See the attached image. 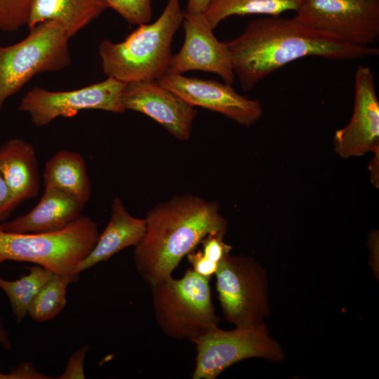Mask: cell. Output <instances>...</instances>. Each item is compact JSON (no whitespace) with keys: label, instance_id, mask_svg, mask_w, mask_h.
I'll use <instances>...</instances> for the list:
<instances>
[{"label":"cell","instance_id":"cell-1","mask_svg":"<svg viewBox=\"0 0 379 379\" xmlns=\"http://www.w3.org/2000/svg\"><path fill=\"white\" fill-rule=\"evenodd\" d=\"M225 43L234 74L246 91L282 67L304 57L347 60L379 53L377 48L351 45L295 17L269 16L251 20L238 36Z\"/></svg>","mask_w":379,"mask_h":379},{"label":"cell","instance_id":"cell-2","mask_svg":"<svg viewBox=\"0 0 379 379\" xmlns=\"http://www.w3.org/2000/svg\"><path fill=\"white\" fill-rule=\"evenodd\" d=\"M144 219L145 231L135 246L133 260L149 286L172 277L181 260L206 235L225 234L227 227L218 201L191 194L158 204Z\"/></svg>","mask_w":379,"mask_h":379},{"label":"cell","instance_id":"cell-3","mask_svg":"<svg viewBox=\"0 0 379 379\" xmlns=\"http://www.w3.org/2000/svg\"><path fill=\"white\" fill-rule=\"evenodd\" d=\"M183 13L180 0H168L154 22L138 25L123 41H102L98 53L103 73L126 84L157 81L168 69Z\"/></svg>","mask_w":379,"mask_h":379},{"label":"cell","instance_id":"cell-4","mask_svg":"<svg viewBox=\"0 0 379 379\" xmlns=\"http://www.w3.org/2000/svg\"><path fill=\"white\" fill-rule=\"evenodd\" d=\"M99 234L98 223L85 215L56 232L12 233L0 229V265L9 260L29 262L54 274L78 277L74 272Z\"/></svg>","mask_w":379,"mask_h":379},{"label":"cell","instance_id":"cell-5","mask_svg":"<svg viewBox=\"0 0 379 379\" xmlns=\"http://www.w3.org/2000/svg\"><path fill=\"white\" fill-rule=\"evenodd\" d=\"M209 281L190 268L180 279L171 277L149 286L156 321L168 336L194 343L218 326Z\"/></svg>","mask_w":379,"mask_h":379},{"label":"cell","instance_id":"cell-6","mask_svg":"<svg viewBox=\"0 0 379 379\" xmlns=\"http://www.w3.org/2000/svg\"><path fill=\"white\" fill-rule=\"evenodd\" d=\"M69 39L60 22L46 20L29 29L18 43L0 46V112L5 101L34 75L71 65Z\"/></svg>","mask_w":379,"mask_h":379},{"label":"cell","instance_id":"cell-7","mask_svg":"<svg viewBox=\"0 0 379 379\" xmlns=\"http://www.w3.org/2000/svg\"><path fill=\"white\" fill-rule=\"evenodd\" d=\"M193 379H215L230 366L258 357L272 362L284 359L280 344L270 335L265 321L223 330L216 326L197 339Z\"/></svg>","mask_w":379,"mask_h":379},{"label":"cell","instance_id":"cell-8","mask_svg":"<svg viewBox=\"0 0 379 379\" xmlns=\"http://www.w3.org/2000/svg\"><path fill=\"white\" fill-rule=\"evenodd\" d=\"M215 276L225 321L235 326H250L270 315L267 274L253 258L230 254Z\"/></svg>","mask_w":379,"mask_h":379},{"label":"cell","instance_id":"cell-9","mask_svg":"<svg viewBox=\"0 0 379 379\" xmlns=\"http://www.w3.org/2000/svg\"><path fill=\"white\" fill-rule=\"evenodd\" d=\"M126 85L112 77L73 91H51L34 87L21 99L18 109L29 114L36 126H44L58 117L70 118L84 109L125 112L121 93Z\"/></svg>","mask_w":379,"mask_h":379},{"label":"cell","instance_id":"cell-10","mask_svg":"<svg viewBox=\"0 0 379 379\" xmlns=\"http://www.w3.org/2000/svg\"><path fill=\"white\" fill-rule=\"evenodd\" d=\"M295 16L302 22L357 46L379 34V0H303Z\"/></svg>","mask_w":379,"mask_h":379},{"label":"cell","instance_id":"cell-11","mask_svg":"<svg viewBox=\"0 0 379 379\" xmlns=\"http://www.w3.org/2000/svg\"><path fill=\"white\" fill-rule=\"evenodd\" d=\"M157 81L189 105L220 113L241 125L249 126L262 114L259 100L241 95L225 82L171 74Z\"/></svg>","mask_w":379,"mask_h":379},{"label":"cell","instance_id":"cell-12","mask_svg":"<svg viewBox=\"0 0 379 379\" xmlns=\"http://www.w3.org/2000/svg\"><path fill=\"white\" fill-rule=\"evenodd\" d=\"M182 24L185 39L180 50L173 55L166 74L207 72L217 74L225 83L232 84L236 76L228 48L225 42L215 38L204 14L184 11Z\"/></svg>","mask_w":379,"mask_h":379},{"label":"cell","instance_id":"cell-13","mask_svg":"<svg viewBox=\"0 0 379 379\" xmlns=\"http://www.w3.org/2000/svg\"><path fill=\"white\" fill-rule=\"evenodd\" d=\"M354 109L348 124L335 131V152L343 158L361 157L379 149V101L371 69L360 65L355 72Z\"/></svg>","mask_w":379,"mask_h":379},{"label":"cell","instance_id":"cell-14","mask_svg":"<svg viewBox=\"0 0 379 379\" xmlns=\"http://www.w3.org/2000/svg\"><path fill=\"white\" fill-rule=\"evenodd\" d=\"M121 100L125 110L151 117L178 140L190 139L197 110L157 81L126 84Z\"/></svg>","mask_w":379,"mask_h":379},{"label":"cell","instance_id":"cell-15","mask_svg":"<svg viewBox=\"0 0 379 379\" xmlns=\"http://www.w3.org/2000/svg\"><path fill=\"white\" fill-rule=\"evenodd\" d=\"M38 204L28 213L0 223V229L12 233L56 232L69 226L81 215L84 205L53 187H44Z\"/></svg>","mask_w":379,"mask_h":379},{"label":"cell","instance_id":"cell-16","mask_svg":"<svg viewBox=\"0 0 379 379\" xmlns=\"http://www.w3.org/2000/svg\"><path fill=\"white\" fill-rule=\"evenodd\" d=\"M145 231V219L133 216L126 208L122 200L115 197L111 205L109 220L88 256L74 272L79 274L97 264L108 260L122 250L135 246Z\"/></svg>","mask_w":379,"mask_h":379},{"label":"cell","instance_id":"cell-17","mask_svg":"<svg viewBox=\"0 0 379 379\" xmlns=\"http://www.w3.org/2000/svg\"><path fill=\"white\" fill-rule=\"evenodd\" d=\"M0 171L18 206L39 194L37 157L34 147L25 140L12 138L0 147Z\"/></svg>","mask_w":379,"mask_h":379},{"label":"cell","instance_id":"cell-18","mask_svg":"<svg viewBox=\"0 0 379 379\" xmlns=\"http://www.w3.org/2000/svg\"><path fill=\"white\" fill-rule=\"evenodd\" d=\"M107 8V0H32L27 25L57 20L71 38Z\"/></svg>","mask_w":379,"mask_h":379},{"label":"cell","instance_id":"cell-19","mask_svg":"<svg viewBox=\"0 0 379 379\" xmlns=\"http://www.w3.org/2000/svg\"><path fill=\"white\" fill-rule=\"evenodd\" d=\"M44 187L62 190L85 205L91 197V185L87 167L79 153L60 150L45 164Z\"/></svg>","mask_w":379,"mask_h":379},{"label":"cell","instance_id":"cell-20","mask_svg":"<svg viewBox=\"0 0 379 379\" xmlns=\"http://www.w3.org/2000/svg\"><path fill=\"white\" fill-rule=\"evenodd\" d=\"M303 0H211L203 14L214 30L232 15H268L279 16L288 11H297Z\"/></svg>","mask_w":379,"mask_h":379},{"label":"cell","instance_id":"cell-21","mask_svg":"<svg viewBox=\"0 0 379 379\" xmlns=\"http://www.w3.org/2000/svg\"><path fill=\"white\" fill-rule=\"evenodd\" d=\"M27 274L17 280H7L0 276V289L7 295L13 314L18 322L28 316L34 298L54 273L37 265L28 266Z\"/></svg>","mask_w":379,"mask_h":379},{"label":"cell","instance_id":"cell-22","mask_svg":"<svg viewBox=\"0 0 379 379\" xmlns=\"http://www.w3.org/2000/svg\"><path fill=\"white\" fill-rule=\"evenodd\" d=\"M77 277L54 274L34 298L28 316L36 322H46L56 317L67 304L69 284Z\"/></svg>","mask_w":379,"mask_h":379},{"label":"cell","instance_id":"cell-23","mask_svg":"<svg viewBox=\"0 0 379 379\" xmlns=\"http://www.w3.org/2000/svg\"><path fill=\"white\" fill-rule=\"evenodd\" d=\"M32 0H0V29L13 32L27 25Z\"/></svg>","mask_w":379,"mask_h":379},{"label":"cell","instance_id":"cell-24","mask_svg":"<svg viewBox=\"0 0 379 379\" xmlns=\"http://www.w3.org/2000/svg\"><path fill=\"white\" fill-rule=\"evenodd\" d=\"M112 8L128 22L142 25L150 22L152 17V0H107Z\"/></svg>","mask_w":379,"mask_h":379},{"label":"cell","instance_id":"cell-25","mask_svg":"<svg viewBox=\"0 0 379 379\" xmlns=\"http://www.w3.org/2000/svg\"><path fill=\"white\" fill-rule=\"evenodd\" d=\"M225 234L211 233L206 235L200 242L203 256L208 260L219 264L230 254L232 246L223 241Z\"/></svg>","mask_w":379,"mask_h":379},{"label":"cell","instance_id":"cell-26","mask_svg":"<svg viewBox=\"0 0 379 379\" xmlns=\"http://www.w3.org/2000/svg\"><path fill=\"white\" fill-rule=\"evenodd\" d=\"M88 350V345H84L75 351L70 356L64 371L55 378L84 379V361Z\"/></svg>","mask_w":379,"mask_h":379},{"label":"cell","instance_id":"cell-27","mask_svg":"<svg viewBox=\"0 0 379 379\" xmlns=\"http://www.w3.org/2000/svg\"><path fill=\"white\" fill-rule=\"evenodd\" d=\"M48 375L37 370L32 363L24 361L12 368L8 373L0 371V379H51Z\"/></svg>","mask_w":379,"mask_h":379},{"label":"cell","instance_id":"cell-28","mask_svg":"<svg viewBox=\"0 0 379 379\" xmlns=\"http://www.w3.org/2000/svg\"><path fill=\"white\" fill-rule=\"evenodd\" d=\"M186 256L192 265L191 269L197 274L209 279L215 274L219 265L206 259L201 250H194Z\"/></svg>","mask_w":379,"mask_h":379},{"label":"cell","instance_id":"cell-29","mask_svg":"<svg viewBox=\"0 0 379 379\" xmlns=\"http://www.w3.org/2000/svg\"><path fill=\"white\" fill-rule=\"evenodd\" d=\"M18 206L0 171V222L7 219Z\"/></svg>","mask_w":379,"mask_h":379},{"label":"cell","instance_id":"cell-30","mask_svg":"<svg viewBox=\"0 0 379 379\" xmlns=\"http://www.w3.org/2000/svg\"><path fill=\"white\" fill-rule=\"evenodd\" d=\"M211 0H187L186 11L189 14L203 13Z\"/></svg>","mask_w":379,"mask_h":379},{"label":"cell","instance_id":"cell-31","mask_svg":"<svg viewBox=\"0 0 379 379\" xmlns=\"http://www.w3.org/2000/svg\"><path fill=\"white\" fill-rule=\"evenodd\" d=\"M0 345L6 350H10L12 347L11 340L9 333L5 328L3 321L0 317Z\"/></svg>","mask_w":379,"mask_h":379}]
</instances>
